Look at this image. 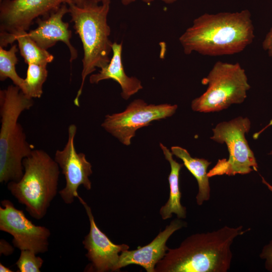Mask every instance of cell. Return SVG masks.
<instances>
[{"instance_id":"obj_1","label":"cell","mask_w":272,"mask_h":272,"mask_svg":"<svg viewBox=\"0 0 272 272\" xmlns=\"http://www.w3.org/2000/svg\"><path fill=\"white\" fill-rule=\"evenodd\" d=\"M255 37L249 10L217 14L205 13L180 36L184 53L201 55H232L244 50Z\"/></svg>"},{"instance_id":"obj_2","label":"cell","mask_w":272,"mask_h":272,"mask_svg":"<svg viewBox=\"0 0 272 272\" xmlns=\"http://www.w3.org/2000/svg\"><path fill=\"white\" fill-rule=\"evenodd\" d=\"M250 230L242 226H224L218 230L196 233L175 248H169L155 266V272H227L232 259L234 239Z\"/></svg>"},{"instance_id":"obj_3","label":"cell","mask_w":272,"mask_h":272,"mask_svg":"<svg viewBox=\"0 0 272 272\" xmlns=\"http://www.w3.org/2000/svg\"><path fill=\"white\" fill-rule=\"evenodd\" d=\"M32 98L20 88L10 85L0 91V182L19 181L24 172L23 160L29 156L34 146L26 139L18 122L21 114L33 105Z\"/></svg>"},{"instance_id":"obj_4","label":"cell","mask_w":272,"mask_h":272,"mask_svg":"<svg viewBox=\"0 0 272 272\" xmlns=\"http://www.w3.org/2000/svg\"><path fill=\"white\" fill-rule=\"evenodd\" d=\"M68 7L71 21L74 23L84 50L81 84L74 100V104L79 107L86 77L96 67L106 66L111 59L109 55L113 43L109 39L111 30L107 23L110 4L99 5L94 0H86L80 6L72 3Z\"/></svg>"},{"instance_id":"obj_5","label":"cell","mask_w":272,"mask_h":272,"mask_svg":"<svg viewBox=\"0 0 272 272\" xmlns=\"http://www.w3.org/2000/svg\"><path fill=\"white\" fill-rule=\"evenodd\" d=\"M22 163L24 172L21 179L8 182L7 187L32 218L40 220L57 194L59 167L48 153L37 149Z\"/></svg>"},{"instance_id":"obj_6","label":"cell","mask_w":272,"mask_h":272,"mask_svg":"<svg viewBox=\"0 0 272 272\" xmlns=\"http://www.w3.org/2000/svg\"><path fill=\"white\" fill-rule=\"evenodd\" d=\"M201 82L208 88L191 105L194 111L199 112H218L241 104L250 88L245 71L238 62L217 61Z\"/></svg>"},{"instance_id":"obj_7","label":"cell","mask_w":272,"mask_h":272,"mask_svg":"<svg viewBox=\"0 0 272 272\" xmlns=\"http://www.w3.org/2000/svg\"><path fill=\"white\" fill-rule=\"evenodd\" d=\"M251 122L247 117L238 116L228 121L219 123L213 129L211 139L218 143H225L229 158L219 159L209 172V178L227 175L247 174L257 171L258 164L253 151L245 138L250 129Z\"/></svg>"},{"instance_id":"obj_8","label":"cell","mask_w":272,"mask_h":272,"mask_svg":"<svg viewBox=\"0 0 272 272\" xmlns=\"http://www.w3.org/2000/svg\"><path fill=\"white\" fill-rule=\"evenodd\" d=\"M177 109L175 104H148L138 99L131 102L124 111L106 115L101 125L122 144L128 146L138 129L150 125L153 121L171 116Z\"/></svg>"},{"instance_id":"obj_9","label":"cell","mask_w":272,"mask_h":272,"mask_svg":"<svg viewBox=\"0 0 272 272\" xmlns=\"http://www.w3.org/2000/svg\"><path fill=\"white\" fill-rule=\"evenodd\" d=\"M73 0H2L0 3V47L9 44L11 38L27 31L34 20L46 17Z\"/></svg>"},{"instance_id":"obj_10","label":"cell","mask_w":272,"mask_h":272,"mask_svg":"<svg viewBox=\"0 0 272 272\" xmlns=\"http://www.w3.org/2000/svg\"><path fill=\"white\" fill-rule=\"evenodd\" d=\"M1 204L0 230L13 236L14 246L20 250L32 251L36 254L46 252L50 230L46 227L33 224L23 211L16 208L9 200L4 199Z\"/></svg>"},{"instance_id":"obj_11","label":"cell","mask_w":272,"mask_h":272,"mask_svg":"<svg viewBox=\"0 0 272 272\" xmlns=\"http://www.w3.org/2000/svg\"><path fill=\"white\" fill-rule=\"evenodd\" d=\"M76 132V125H70L67 143L62 150H56L54 159L65 177V186L59 193L66 204L73 203L77 197L78 189L81 185L88 190L92 188L89 178L92 174V165L85 154L78 153L76 150L74 142Z\"/></svg>"},{"instance_id":"obj_12","label":"cell","mask_w":272,"mask_h":272,"mask_svg":"<svg viewBox=\"0 0 272 272\" xmlns=\"http://www.w3.org/2000/svg\"><path fill=\"white\" fill-rule=\"evenodd\" d=\"M77 198L85 208L90 222L89 232L82 242L87 251L86 256L91 262L90 269L97 272L115 271L119 253L128 250L129 246L113 243L96 225L91 208L79 195Z\"/></svg>"},{"instance_id":"obj_13","label":"cell","mask_w":272,"mask_h":272,"mask_svg":"<svg viewBox=\"0 0 272 272\" xmlns=\"http://www.w3.org/2000/svg\"><path fill=\"white\" fill-rule=\"evenodd\" d=\"M187 226V223L177 218L172 220L165 229L148 244L139 246L132 250H126L120 254L115 271L130 264L142 266L147 272H155V266L164 257L169 248L166 242L176 231Z\"/></svg>"},{"instance_id":"obj_14","label":"cell","mask_w":272,"mask_h":272,"mask_svg":"<svg viewBox=\"0 0 272 272\" xmlns=\"http://www.w3.org/2000/svg\"><path fill=\"white\" fill-rule=\"evenodd\" d=\"M67 4L62 5L55 11L46 17L36 19L37 27L28 31V36L41 48L47 50L57 42H63L69 48L70 53V62L78 57V51L71 44L72 31L69 24L63 20V16L69 13Z\"/></svg>"},{"instance_id":"obj_15","label":"cell","mask_w":272,"mask_h":272,"mask_svg":"<svg viewBox=\"0 0 272 272\" xmlns=\"http://www.w3.org/2000/svg\"><path fill=\"white\" fill-rule=\"evenodd\" d=\"M122 43L114 42L112 44V55L109 62L100 69L99 73L89 77L91 84L111 79L118 83L121 87V97L125 100L143 89L141 81L135 77H128L125 73L122 61Z\"/></svg>"},{"instance_id":"obj_16","label":"cell","mask_w":272,"mask_h":272,"mask_svg":"<svg viewBox=\"0 0 272 272\" xmlns=\"http://www.w3.org/2000/svg\"><path fill=\"white\" fill-rule=\"evenodd\" d=\"M160 146L165 159L169 162L171 168L168 176L169 196L166 203L160 208V215L163 220L171 218L173 214H175L178 218L185 219L186 209L181 203V192L179 181L180 171L184 165L176 161L173 158L172 152L162 143L160 144Z\"/></svg>"},{"instance_id":"obj_17","label":"cell","mask_w":272,"mask_h":272,"mask_svg":"<svg viewBox=\"0 0 272 272\" xmlns=\"http://www.w3.org/2000/svg\"><path fill=\"white\" fill-rule=\"evenodd\" d=\"M171 150L173 155L183 161V165L196 179L198 187L196 201L198 206H201L210 198L211 188L207 170L211 162L203 158H193L186 149L180 147H172Z\"/></svg>"},{"instance_id":"obj_18","label":"cell","mask_w":272,"mask_h":272,"mask_svg":"<svg viewBox=\"0 0 272 272\" xmlns=\"http://www.w3.org/2000/svg\"><path fill=\"white\" fill-rule=\"evenodd\" d=\"M27 31L20 32L13 36L9 40V44L15 41L18 44V48L25 62L47 65L53 59V56L39 47L28 35Z\"/></svg>"},{"instance_id":"obj_19","label":"cell","mask_w":272,"mask_h":272,"mask_svg":"<svg viewBox=\"0 0 272 272\" xmlns=\"http://www.w3.org/2000/svg\"><path fill=\"white\" fill-rule=\"evenodd\" d=\"M47 65L35 63L28 64L26 77L22 92L31 98H40L43 94V85L47 79Z\"/></svg>"},{"instance_id":"obj_20","label":"cell","mask_w":272,"mask_h":272,"mask_svg":"<svg viewBox=\"0 0 272 272\" xmlns=\"http://www.w3.org/2000/svg\"><path fill=\"white\" fill-rule=\"evenodd\" d=\"M17 51L16 44L13 45L9 50L0 47V80L3 81L9 78L13 84L22 91L24 86V79L21 78L16 72V64L18 62L16 56Z\"/></svg>"},{"instance_id":"obj_21","label":"cell","mask_w":272,"mask_h":272,"mask_svg":"<svg viewBox=\"0 0 272 272\" xmlns=\"http://www.w3.org/2000/svg\"><path fill=\"white\" fill-rule=\"evenodd\" d=\"M36 255L33 251L29 250H21L20 257L16 263L19 271L40 272L43 260Z\"/></svg>"},{"instance_id":"obj_22","label":"cell","mask_w":272,"mask_h":272,"mask_svg":"<svg viewBox=\"0 0 272 272\" xmlns=\"http://www.w3.org/2000/svg\"><path fill=\"white\" fill-rule=\"evenodd\" d=\"M259 256L261 259L265 260V269L272 272V240L263 246Z\"/></svg>"},{"instance_id":"obj_23","label":"cell","mask_w":272,"mask_h":272,"mask_svg":"<svg viewBox=\"0 0 272 272\" xmlns=\"http://www.w3.org/2000/svg\"><path fill=\"white\" fill-rule=\"evenodd\" d=\"M262 46L263 49L267 52L269 56L272 59V27L266 33Z\"/></svg>"},{"instance_id":"obj_24","label":"cell","mask_w":272,"mask_h":272,"mask_svg":"<svg viewBox=\"0 0 272 272\" xmlns=\"http://www.w3.org/2000/svg\"><path fill=\"white\" fill-rule=\"evenodd\" d=\"M14 251V248L4 239L0 240V253L8 256L12 254Z\"/></svg>"},{"instance_id":"obj_25","label":"cell","mask_w":272,"mask_h":272,"mask_svg":"<svg viewBox=\"0 0 272 272\" xmlns=\"http://www.w3.org/2000/svg\"><path fill=\"white\" fill-rule=\"evenodd\" d=\"M86 0H73V3L75 5L80 6L83 5ZM96 2L101 4H110L111 0H94Z\"/></svg>"},{"instance_id":"obj_26","label":"cell","mask_w":272,"mask_h":272,"mask_svg":"<svg viewBox=\"0 0 272 272\" xmlns=\"http://www.w3.org/2000/svg\"><path fill=\"white\" fill-rule=\"evenodd\" d=\"M136 0H121V3L124 5L127 6L130 4V3L134 2ZM144 2L146 3L147 4H150L152 3L154 0H142Z\"/></svg>"},{"instance_id":"obj_27","label":"cell","mask_w":272,"mask_h":272,"mask_svg":"<svg viewBox=\"0 0 272 272\" xmlns=\"http://www.w3.org/2000/svg\"><path fill=\"white\" fill-rule=\"evenodd\" d=\"M0 271L1 272H12L13 271L9 268L3 265L2 263H0Z\"/></svg>"},{"instance_id":"obj_28","label":"cell","mask_w":272,"mask_h":272,"mask_svg":"<svg viewBox=\"0 0 272 272\" xmlns=\"http://www.w3.org/2000/svg\"><path fill=\"white\" fill-rule=\"evenodd\" d=\"M261 179H262V182L263 183H264L265 185L267 186L269 190H270L272 192V185L269 184L265 179L264 178L261 176Z\"/></svg>"},{"instance_id":"obj_29","label":"cell","mask_w":272,"mask_h":272,"mask_svg":"<svg viewBox=\"0 0 272 272\" xmlns=\"http://www.w3.org/2000/svg\"><path fill=\"white\" fill-rule=\"evenodd\" d=\"M160 1L167 4H171L176 2L177 0H160Z\"/></svg>"},{"instance_id":"obj_30","label":"cell","mask_w":272,"mask_h":272,"mask_svg":"<svg viewBox=\"0 0 272 272\" xmlns=\"http://www.w3.org/2000/svg\"><path fill=\"white\" fill-rule=\"evenodd\" d=\"M269 155H272V150L269 152Z\"/></svg>"},{"instance_id":"obj_31","label":"cell","mask_w":272,"mask_h":272,"mask_svg":"<svg viewBox=\"0 0 272 272\" xmlns=\"http://www.w3.org/2000/svg\"></svg>"}]
</instances>
